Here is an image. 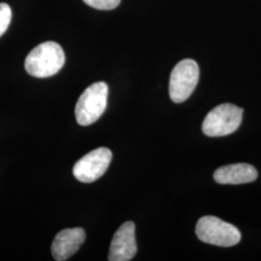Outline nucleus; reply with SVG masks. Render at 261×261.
Masks as SVG:
<instances>
[{
  "mask_svg": "<svg viewBox=\"0 0 261 261\" xmlns=\"http://www.w3.org/2000/svg\"><path fill=\"white\" fill-rule=\"evenodd\" d=\"M65 63V54L60 45L47 41L34 47L25 58L28 74L44 79L57 74Z\"/></svg>",
  "mask_w": 261,
  "mask_h": 261,
  "instance_id": "1",
  "label": "nucleus"
},
{
  "mask_svg": "<svg viewBox=\"0 0 261 261\" xmlns=\"http://www.w3.org/2000/svg\"><path fill=\"white\" fill-rule=\"evenodd\" d=\"M109 87L103 82L88 86L75 105L76 122L81 126H89L97 121L106 111Z\"/></svg>",
  "mask_w": 261,
  "mask_h": 261,
  "instance_id": "2",
  "label": "nucleus"
},
{
  "mask_svg": "<svg viewBox=\"0 0 261 261\" xmlns=\"http://www.w3.org/2000/svg\"><path fill=\"white\" fill-rule=\"evenodd\" d=\"M196 233L200 241L224 248L235 246L241 240V233L236 226L214 216L200 218Z\"/></svg>",
  "mask_w": 261,
  "mask_h": 261,
  "instance_id": "3",
  "label": "nucleus"
},
{
  "mask_svg": "<svg viewBox=\"0 0 261 261\" xmlns=\"http://www.w3.org/2000/svg\"><path fill=\"white\" fill-rule=\"evenodd\" d=\"M243 109L232 103H222L206 115L202 130L208 137H224L234 133L241 125Z\"/></svg>",
  "mask_w": 261,
  "mask_h": 261,
  "instance_id": "4",
  "label": "nucleus"
},
{
  "mask_svg": "<svg viewBox=\"0 0 261 261\" xmlns=\"http://www.w3.org/2000/svg\"><path fill=\"white\" fill-rule=\"evenodd\" d=\"M199 68L195 60L184 59L175 66L169 79V96L174 103H183L196 89Z\"/></svg>",
  "mask_w": 261,
  "mask_h": 261,
  "instance_id": "5",
  "label": "nucleus"
},
{
  "mask_svg": "<svg viewBox=\"0 0 261 261\" xmlns=\"http://www.w3.org/2000/svg\"><path fill=\"white\" fill-rule=\"evenodd\" d=\"M112 153L107 147H100L80 159L74 166L73 173L79 181L91 183L102 177L112 162Z\"/></svg>",
  "mask_w": 261,
  "mask_h": 261,
  "instance_id": "6",
  "label": "nucleus"
},
{
  "mask_svg": "<svg viewBox=\"0 0 261 261\" xmlns=\"http://www.w3.org/2000/svg\"><path fill=\"white\" fill-rule=\"evenodd\" d=\"M137 251L136 225L133 222H126L117 229L112 238L109 260H132Z\"/></svg>",
  "mask_w": 261,
  "mask_h": 261,
  "instance_id": "7",
  "label": "nucleus"
},
{
  "mask_svg": "<svg viewBox=\"0 0 261 261\" xmlns=\"http://www.w3.org/2000/svg\"><path fill=\"white\" fill-rule=\"evenodd\" d=\"M85 240V231L82 227L66 228L56 234L51 245V253L57 261L67 260L79 251Z\"/></svg>",
  "mask_w": 261,
  "mask_h": 261,
  "instance_id": "8",
  "label": "nucleus"
},
{
  "mask_svg": "<svg viewBox=\"0 0 261 261\" xmlns=\"http://www.w3.org/2000/svg\"><path fill=\"white\" fill-rule=\"evenodd\" d=\"M257 170L249 164H233L218 168L214 172L215 181L219 184L239 185L255 181Z\"/></svg>",
  "mask_w": 261,
  "mask_h": 261,
  "instance_id": "9",
  "label": "nucleus"
},
{
  "mask_svg": "<svg viewBox=\"0 0 261 261\" xmlns=\"http://www.w3.org/2000/svg\"><path fill=\"white\" fill-rule=\"evenodd\" d=\"M12 19V10L6 3H0V37L8 29Z\"/></svg>",
  "mask_w": 261,
  "mask_h": 261,
  "instance_id": "10",
  "label": "nucleus"
},
{
  "mask_svg": "<svg viewBox=\"0 0 261 261\" xmlns=\"http://www.w3.org/2000/svg\"><path fill=\"white\" fill-rule=\"evenodd\" d=\"M88 6L98 10L115 9L121 2V0H84Z\"/></svg>",
  "mask_w": 261,
  "mask_h": 261,
  "instance_id": "11",
  "label": "nucleus"
}]
</instances>
